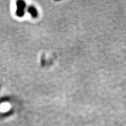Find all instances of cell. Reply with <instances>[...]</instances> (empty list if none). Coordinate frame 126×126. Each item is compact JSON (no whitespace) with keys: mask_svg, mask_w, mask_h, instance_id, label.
<instances>
[{"mask_svg":"<svg viewBox=\"0 0 126 126\" xmlns=\"http://www.w3.org/2000/svg\"><path fill=\"white\" fill-rule=\"evenodd\" d=\"M17 10L16 15L18 16L22 17L25 14V8L26 7L25 2L23 1H18L17 2Z\"/></svg>","mask_w":126,"mask_h":126,"instance_id":"1","label":"cell"},{"mask_svg":"<svg viewBox=\"0 0 126 126\" xmlns=\"http://www.w3.org/2000/svg\"><path fill=\"white\" fill-rule=\"evenodd\" d=\"M28 12L31 14L32 16L33 17V18H37L38 16V12H37L36 9L33 6H30V7L28 8Z\"/></svg>","mask_w":126,"mask_h":126,"instance_id":"2","label":"cell"}]
</instances>
